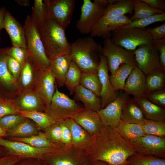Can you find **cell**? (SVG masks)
Listing matches in <instances>:
<instances>
[{"instance_id":"816d5d0a","label":"cell","mask_w":165,"mask_h":165,"mask_svg":"<svg viewBox=\"0 0 165 165\" xmlns=\"http://www.w3.org/2000/svg\"><path fill=\"white\" fill-rule=\"evenodd\" d=\"M61 129V141L65 146H71L72 137L71 131L64 121L60 123Z\"/></svg>"},{"instance_id":"484cf974","label":"cell","mask_w":165,"mask_h":165,"mask_svg":"<svg viewBox=\"0 0 165 165\" xmlns=\"http://www.w3.org/2000/svg\"><path fill=\"white\" fill-rule=\"evenodd\" d=\"M134 100L147 119L165 123V110L149 100L145 96Z\"/></svg>"},{"instance_id":"f5cc1de1","label":"cell","mask_w":165,"mask_h":165,"mask_svg":"<svg viewBox=\"0 0 165 165\" xmlns=\"http://www.w3.org/2000/svg\"><path fill=\"white\" fill-rule=\"evenodd\" d=\"M22 159L18 156L7 155L0 157V165H14Z\"/></svg>"},{"instance_id":"603a6c76","label":"cell","mask_w":165,"mask_h":165,"mask_svg":"<svg viewBox=\"0 0 165 165\" xmlns=\"http://www.w3.org/2000/svg\"><path fill=\"white\" fill-rule=\"evenodd\" d=\"M64 122L71 132L72 146L85 151L91 144L93 135L85 130L73 119H67Z\"/></svg>"},{"instance_id":"c3c4849f","label":"cell","mask_w":165,"mask_h":165,"mask_svg":"<svg viewBox=\"0 0 165 165\" xmlns=\"http://www.w3.org/2000/svg\"><path fill=\"white\" fill-rule=\"evenodd\" d=\"M146 30L152 40L165 39V23L158 27L149 28Z\"/></svg>"},{"instance_id":"7dc6e473","label":"cell","mask_w":165,"mask_h":165,"mask_svg":"<svg viewBox=\"0 0 165 165\" xmlns=\"http://www.w3.org/2000/svg\"><path fill=\"white\" fill-rule=\"evenodd\" d=\"M146 97L153 103L163 108L165 107V91L163 89L147 94Z\"/></svg>"},{"instance_id":"e575fe53","label":"cell","mask_w":165,"mask_h":165,"mask_svg":"<svg viewBox=\"0 0 165 165\" xmlns=\"http://www.w3.org/2000/svg\"><path fill=\"white\" fill-rule=\"evenodd\" d=\"M133 7L134 13L130 18L132 21L163 12L151 8L142 0H133Z\"/></svg>"},{"instance_id":"9c48e42d","label":"cell","mask_w":165,"mask_h":165,"mask_svg":"<svg viewBox=\"0 0 165 165\" xmlns=\"http://www.w3.org/2000/svg\"><path fill=\"white\" fill-rule=\"evenodd\" d=\"M42 160L45 165H90L84 151L72 145L58 148L46 155Z\"/></svg>"},{"instance_id":"db71d44e","label":"cell","mask_w":165,"mask_h":165,"mask_svg":"<svg viewBox=\"0 0 165 165\" xmlns=\"http://www.w3.org/2000/svg\"><path fill=\"white\" fill-rule=\"evenodd\" d=\"M150 7L155 9L165 12V3L162 0H142Z\"/></svg>"},{"instance_id":"7bdbcfd3","label":"cell","mask_w":165,"mask_h":165,"mask_svg":"<svg viewBox=\"0 0 165 165\" xmlns=\"http://www.w3.org/2000/svg\"><path fill=\"white\" fill-rule=\"evenodd\" d=\"M26 119L20 114L10 115L0 118V125L8 131L23 123Z\"/></svg>"},{"instance_id":"4fadbf2b","label":"cell","mask_w":165,"mask_h":165,"mask_svg":"<svg viewBox=\"0 0 165 165\" xmlns=\"http://www.w3.org/2000/svg\"><path fill=\"white\" fill-rule=\"evenodd\" d=\"M37 68L34 91L40 98L46 108L50 104L55 93L56 79L49 67L37 66Z\"/></svg>"},{"instance_id":"3957f363","label":"cell","mask_w":165,"mask_h":165,"mask_svg":"<svg viewBox=\"0 0 165 165\" xmlns=\"http://www.w3.org/2000/svg\"><path fill=\"white\" fill-rule=\"evenodd\" d=\"M70 54L82 73L97 72L99 63L95 58L97 53L101 52L102 47L91 36L79 38L70 43Z\"/></svg>"},{"instance_id":"30bf717a","label":"cell","mask_w":165,"mask_h":165,"mask_svg":"<svg viewBox=\"0 0 165 165\" xmlns=\"http://www.w3.org/2000/svg\"><path fill=\"white\" fill-rule=\"evenodd\" d=\"M134 51L114 44L110 38L104 39L101 53L107 59L111 74L114 73L122 64H127L134 67L136 66Z\"/></svg>"},{"instance_id":"6da1fadb","label":"cell","mask_w":165,"mask_h":165,"mask_svg":"<svg viewBox=\"0 0 165 165\" xmlns=\"http://www.w3.org/2000/svg\"><path fill=\"white\" fill-rule=\"evenodd\" d=\"M84 152L90 162L99 161L109 165H126L128 158L136 153L130 142L115 128L104 126L93 135Z\"/></svg>"},{"instance_id":"8fae6325","label":"cell","mask_w":165,"mask_h":165,"mask_svg":"<svg viewBox=\"0 0 165 165\" xmlns=\"http://www.w3.org/2000/svg\"><path fill=\"white\" fill-rule=\"evenodd\" d=\"M134 53L136 66L145 75L161 69L159 51L152 43L138 46Z\"/></svg>"},{"instance_id":"94428289","label":"cell","mask_w":165,"mask_h":165,"mask_svg":"<svg viewBox=\"0 0 165 165\" xmlns=\"http://www.w3.org/2000/svg\"><path fill=\"white\" fill-rule=\"evenodd\" d=\"M2 97L0 94V98Z\"/></svg>"},{"instance_id":"681fc988","label":"cell","mask_w":165,"mask_h":165,"mask_svg":"<svg viewBox=\"0 0 165 165\" xmlns=\"http://www.w3.org/2000/svg\"><path fill=\"white\" fill-rule=\"evenodd\" d=\"M7 63L9 71L17 81L22 66L15 59L8 55Z\"/></svg>"},{"instance_id":"f546056e","label":"cell","mask_w":165,"mask_h":165,"mask_svg":"<svg viewBox=\"0 0 165 165\" xmlns=\"http://www.w3.org/2000/svg\"><path fill=\"white\" fill-rule=\"evenodd\" d=\"M115 128L130 142L145 135L141 124L127 123L121 120Z\"/></svg>"},{"instance_id":"f6af8a7d","label":"cell","mask_w":165,"mask_h":165,"mask_svg":"<svg viewBox=\"0 0 165 165\" xmlns=\"http://www.w3.org/2000/svg\"><path fill=\"white\" fill-rule=\"evenodd\" d=\"M45 130L44 132L53 143L64 147L61 141V129L59 123H56Z\"/></svg>"},{"instance_id":"ac0fdd59","label":"cell","mask_w":165,"mask_h":165,"mask_svg":"<svg viewBox=\"0 0 165 165\" xmlns=\"http://www.w3.org/2000/svg\"><path fill=\"white\" fill-rule=\"evenodd\" d=\"M6 48H0V94L13 98L17 94V82L8 68Z\"/></svg>"},{"instance_id":"52a82bcc","label":"cell","mask_w":165,"mask_h":165,"mask_svg":"<svg viewBox=\"0 0 165 165\" xmlns=\"http://www.w3.org/2000/svg\"><path fill=\"white\" fill-rule=\"evenodd\" d=\"M110 0H84L76 27L81 34L90 33L94 26L104 15Z\"/></svg>"},{"instance_id":"d590c367","label":"cell","mask_w":165,"mask_h":165,"mask_svg":"<svg viewBox=\"0 0 165 165\" xmlns=\"http://www.w3.org/2000/svg\"><path fill=\"white\" fill-rule=\"evenodd\" d=\"M38 132L35 126L26 118L23 123L7 131V137H27L37 134Z\"/></svg>"},{"instance_id":"ab89813d","label":"cell","mask_w":165,"mask_h":165,"mask_svg":"<svg viewBox=\"0 0 165 165\" xmlns=\"http://www.w3.org/2000/svg\"><path fill=\"white\" fill-rule=\"evenodd\" d=\"M30 16L32 21L36 25L42 22L46 17L47 0H35Z\"/></svg>"},{"instance_id":"6125c7cd","label":"cell","mask_w":165,"mask_h":165,"mask_svg":"<svg viewBox=\"0 0 165 165\" xmlns=\"http://www.w3.org/2000/svg\"><path fill=\"white\" fill-rule=\"evenodd\" d=\"M0 41H1V37H0Z\"/></svg>"},{"instance_id":"bcb514c9","label":"cell","mask_w":165,"mask_h":165,"mask_svg":"<svg viewBox=\"0 0 165 165\" xmlns=\"http://www.w3.org/2000/svg\"><path fill=\"white\" fill-rule=\"evenodd\" d=\"M132 21L126 14L119 16L113 20L108 24V30L111 32L115 30L127 26Z\"/></svg>"},{"instance_id":"83f0119b","label":"cell","mask_w":165,"mask_h":165,"mask_svg":"<svg viewBox=\"0 0 165 165\" xmlns=\"http://www.w3.org/2000/svg\"><path fill=\"white\" fill-rule=\"evenodd\" d=\"M122 120L127 123L141 124L146 119L135 100H128L123 109Z\"/></svg>"},{"instance_id":"cb8c5ba5","label":"cell","mask_w":165,"mask_h":165,"mask_svg":"<svg viewBox=\"0 0 165 165\" xmlns=\"http://www.w3.org/2000/svg\"><path fill=\"white\" fill-rule=\"evenodd\" d=\"M73 119L85 130L94 135L103 126L97 112L85 109Z\"/></svg>"},{"instance_id":"1f68e13d","label":"cell","mask_w":165,"mask_h":165,"mask_svg":"<svg viewBox=\"0 0 165 165\" xmlns=\"http://www.w3.org/2000/svg\"><path fill=\"white\" fill-rule=\"evenodd\" d=\"M19 113L25 118L33 120L38 128L46 129L55 124V122L46 113L41 111L19 110Z\"/></svg>"},{"instance_id":"74e56055","label":"cell","mask_w":165,"mask_h":165,"mask_svg":"<svg viewBox=\"0 0 165 165\" xmlns=\"http://www.w3.org/2000/svg\"><path fill=\"white\" fill-rule=\"evenodd\" d=\"M80 85L100 97L101 85L97 72H82Z\"/></svg>"},{"instance_id":"836d02e7","label":"cell","mask_w":165,"mask_h":165,"mask_svg":"<svg viewBox=\"0 0 165 165\" xmlns=\"http://www.w3.org/2000/svg\"><path fill=\"white\" fill-rule=\"evenodd\" d=\"M82 73L77 64L72 60L64 82V85L71 94L80 85Z\"/></svg>"},{"instance_id":"91938a15","label":"cell","mask_w":165,"mask_h":165,"mask_svg":"<svg viewBox=\"0 0 165 165\" xmlns=\"http://www.w3.org/2000/svg\"><path fill=\"white\" fill-rule=\"evenodd\" d=\"M6 152H7V150L4 148L0 146V157L7 155H5Z\"/></svg>"},{"instance_id":"b9f144b4","label":"cell","mask_w":165,"mask_h":165,"mask_svg":"<svg viewBox=\"0 0 165 165\" xmlns=\"http://www.w3.org/2000/svg\"><path fill=\"white\" fill-rule=\"evenodd\" d=\"M165 20V12H164L162 13L156 14L144 19L132 21L130 25L126 27L143 28L155 22Z\"/></svg>"},{"instance_id":"d6a6232c","label":"cell","mask_w":165,"mask_h":165,"mask_svg":"<svg viewBox=\"0 0 165 165\" xmlns=\"http://www.w3.org/2000/svg\"><path fill=\"white\" fill-rule=\"evenodd\" d=\"M163 71L160 69L147 75L145 78L146 94L163 89L165 81V74Z\"/></svg>"},{"instance_id":"2e32d148","label":"cell","mask_w":165,"mask_h":165,"mask_svg":"<svg viewBox=\"0 0 165 165\" xmlns=\"http://www.w3.org/2000/svg\"><path fill=\"white\" fill-rule=\"evenodd\" d=\"M108 70L107 59L101 54L100 56V62L97 69V73L101 85L100 94L101 109L105 107L117 97L116 91L110 79Z\"/></svg>"},{"instance_id":"7402d4cb","label":"cell","mask_w":165,"mask_h":165,"mask_svg":"<svg viewBox=\"0 0 165 165\" xmlns=\"http://www.w3.org/2000/svg\"><path fill=\"white\" fill-rule=\"evenodd\" d=\"M20 110L45 111V105L34 90L17 94L13 98Z\"/></svg>"},{"instance_id":"e0dca14e","label":"cell","mask_w":165,"mask_h":165,"mask_svg":"<svg viewBox=\"0 0 165 165\" xmlns=\"http://www.w3.org/2000/svg\"><path fill=\"white\" fill-rule=\"evenodd\" d=\"M127 100V95H119L112 102L97 112L103 126L113 128L117 127L121 120L122 112Z\"/></svg>"},{"instance_id":"7c38bea8","label":"cell","mask_w":165,"mask_h":165,"mask_svg":"<svg viewBox=\"0 0 165 165\" xmlns=\"http://www.w3.org/2000/svg\"><path fill=\"white\" fill-rule=\"evenodd\" d=\"M0 146L5 148L10 155L22 159L32 158L42 160L47 154L59 148H36L24 142L3 138H0Z\"/></svg>"},{"instance_id":"6f0895ef","label":"cell","mask_w":165,"mask_h":165,"mask_svg":"<svg viewBox=\"0 0 165 165\" xmlns=\"http://www.w3.org/2000/svg\"><path fill=\"white\" fill-rule=\"evenodd\" d=\"M7 137V131L0 125V138Z\"/></svg>"},{"instance_id":"9a60e30c","label":"cell","mask_w":165,"mask_h":165,"mask_svg":"<svg viewBox=\"0 0 165 165\" xmlns=\"http://www.w3.org/2000/svg\"><path fill=\"white\" fill-rule=\"evenodd\" d=\"M130 143L136 153L165 159V137L145 134Z\"/></svg>"},{"instance_id":"f907efd6","label":"cell","mask_w":165,"mask_h":165,"mask_svg":"<svg viewBox=\"0 0 165 165\" xmlns=\"http://www.w3.org/2000/svg\"><path fill=\"white\" fill-rule=\"evenodd\" d=\"M152 43L159 53L160 65L161 69L165 70V39L158 40H152Z\"/></svg>"},{"instance_id":"ee69618b","label":"cell","mask_w":165,"mask_h":165,"mask_svg":"<svg viewBox=\"0 0 165 165\" xmlns=\"http://www.w3.org/2000/svg\"><path fill=\"white\" fill-rule=\"evenodd\" d=\"M6 53L18 61L22 66L26 62L29 57L27 49L13 46L6 48Z\"/></svg>"},{"instance_id":"8d00e7d4","label":"cell","mask_w":165,"mask_h":165,"mask_svg":"<svg viewBox=\"0 0 165 165\" xmlns=\"http://www.w3.org/2000/svg\"><path fill=\"white\" fill-rule=\"evenodd\" d=\"M126 165H165V159L136 153L128 158Z\"/></svg>"},{"instance_id":"4316f807","label":"cell","mask_w":165,"mask_h":165,"mask_svg":"<svg viewBox=\"0 0 165 165\" xmlns=\"http://www.w3.org/2000/svg\"><path fill=\"white\" fill-rule=\"evenodd\" d=\"M75 97L82 102L87 110L98 112L101 109V99L92 91L80 85L75 89Z\"/></svg>"},{"instance_id":"277c9868","label":"cell","mask_w":165,"mask_h":165,"mask_svg":"<svg viewBox=\"0 0 165 165\" xmlns=\"http://www.w3.org/2000/svg\"><path fill=\"white\" fill-rule=\"evenodd\" d=\"M133 0H110L104 15L92 28L90 36H98L104 39L110 38L112 33L108 30V24L119 16L131 14L133 10Z\"/></svg>"},{"instance_id":"d6986e66","label":"cell","mask_w":165,"mask_h":165,"mask_svg":"<svg viewBox=\"0 0 165 165\" xmlns=\"http://www.w3.org/2000/svg\"><path fill=\"white\" fill-rule=\"evenodd\" d=\"M37 66L28 57L22 65L17 80V94L34 90L37 76Z\"/></svg>"},{"instance_id":"680465c9","label":"cell","mask_w":165,"mask_h":165,"mask_svg":"<svg viewBox=\"0 0 165 165\" xmlns=\"http://www.w3.org/2000/svg\"><path fill=\"white\" fill-rule=\"evenodd\" d=\"M90 165H109L104 162L99 161L90 162Z\"/></svg>"},{"instance_id":"9f6ffc18","label":"cell","mask_w":165,"mask_h":165,"mask_svg":"<svg viewBox=\"0 0 165 165\" xmlns=\"http://www.w3.org/2000/svg\"><path fill=\"white\" fill-rule=\"evenodd\" d=\"M15 2L21 6H30L29 1L28 0H16Z\"/></svg>"},{"instance_id":"ba28073f","label":"cell","mask_w":165,"mask_h":165,"mask_svg":"<svg viewBox=\"0 0 165 165\" xmlns=\"http://www.w3.org/2000/svg\"><path fill=\"white\" fill-rule=\"evenodd\" d=\"M111 33L110 39L112 42L129 50L134 51L138 46L151 43L152 40L144 28L124 27Z\"/></svg>"},{"instance_id":"f35d334b","label":"cell","mask_w":165,"mask_h":165,"mask_svg":"<svg viewBox=\"0 0 165 165\" xmlns=\"http://www.w3.org/2000/svg\"><path fill=\"white\" fill-rule=\"evenodd\" d=\"M141 124L145 134L165 137V123L145 119Z\"/></svg>"},{"instance_id":"ffe728a7","label":"cell","mask_w":165,"mask_h":165,"mask_svg":"<svg viewBox=\"0 0 165 165\" xmlns=\"http://www.w3.org/2000/svg\"><path fill=\"white\" fill-rule=\"evenodd\" d=\"M145 76L137 66L135 67L127 77L123 90L127 94L134 96V99L145 96Z\"/></svg>"},{"instance_id":"f1b7e54d","label":"cell","mask_w":165,"mask_h":165,"mask_svg":"<svg viewBox=\"0 0 165 165\" xmlns=\"http://www.w3.org/2000/svg\"><path fill=\"white\" fill-rule=\"evenodd\" d=\"M10 139L11 140L26 143L36 148H57L64 147L52 142L44 132H39L36 135L27 137H12Z\"/></svg>"},{"instance_id":"5bb4252c","label":"cell","mask_w":165,"mask_h":165,"mask_svg":"<svg viewBox=\"0 0 165 165\" xmlns=\"http://www.w3.org/2000/svg\"><path fill=\"white\" fill-rule=\"evenodd\" d=\"M46 17L57 22L64 29L70 23L75 7L74 0H47Z\"/></svg>"},{"instance_id":"d4e9b609","label":"cell","mask_w":165,"mask_h":165,"mask_svg":"<svg viewBox=\"0 0 165 165\" xmlns=\"http://www.w3.org/2000/svg\"><path fill=\"white\" fill-rule=\"evenodd\" d=\"M49 68L55 76L59 87L64 85L67 73L72 61L71 55L65 54L49 59Z\"/></svg>"},{"instance_id":"5b68a950","label":"cell","mask_w":165,"mask_h":165,"mask_svg":"<svg viewBox=\"0 0 165 165\" xmlns=\"http://www.w3.org/2000/svg\"><path fill=\"white\" fill-rule=\"evenodd\" d=\"M85 109L80 106L75 100L60 92L56 87L51 102L46 108L44 112L56 123H58L73 119Z\"/></svg>"},{"instance_id":"4dcf8cb0","label":"cell","mask_w":165,"mask_h":165,"mask_svg":"<svg viewBox=\"0 0 165 165\" xmlns=\"http://www.w3.org/2000/svg\"><path fill=\"white\" fill-rule=\"evenodd\" d=\"M134 68L127 64H122L109 76L111 83L116 91L123 90L126 81Z\"/></svg>"},{"instance_id":"60d3db41","label":"cell","mask_w":165,"mask_h":165,"mask_svg":"<svg viewBox=\"0 0 165 165\" xmlns=\"http://www.w3.org/2000/svg\"><path fill=\"white\" fill-rule=\"evenodd\" d=\"M19 109L12 98H0V118L12 114H19Z\"/></svg>"},{"instance_id":"8992f818","label":"cell","mask_w":165,"mask_h":165,"mask_svg":"<svg viewBox=\"0 0 165 165\" xmlns=\"http://www.w3.org/2000/svg\"><path fill=\"white\" fill-rule=\"evenodd\" d=\"M23 27L29 57L37 66L49 67V59L36 25L32 21L30 15L26 16Z\"/></svg>"},{"instance_id":"7a4b0ae2","label":"cell","mask_w":165,"mask_h":165,"mask_svg":"<svg viewBox=\"0 0 165 165\" xmlns=\"http://www.w3.org/2000/svg\"><path fill=\"white\" fill-rule=\"evenodd\" d=\"M36 25L49 59L70 54L71 45L67 39L65 29L47 17Z\"/></svg>"},{"instance_id":"44dd1931","label":"cell","mask_w":165,"mask_h":165,"mask_svg":"<svg viewBox=\"0 0 165 165\" xmlns=\"http://www.w3.org/2000/svg\"><path fill=\"white\" fill-rule=\"evenodd\" d=\"M4 28L9 36L13 46L27 49L23 26L8 11L5 14Z\"/></svg>"},{"instance_id":"11a10c76","label":"cell","mask_w":165,"mask_h":165,"mask_svg":"<svg viewBox=\"0 0 165 165\" xmlns=\"http://www.w3.org/2000/svg\"><path fill=\"white\" fill-rule=\"evenodd\" d=\"M6 10L2 7L0 8V31L4 28L5 18Z\"/></svg>"}]
</instances>
